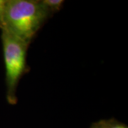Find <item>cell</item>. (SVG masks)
I'll use <instances>...</instances> for the list:
<instances>
[{
  "label": "cell",
  "instance_id": "cell-2",
  "mask_svg": "<svg viewBox=\"0 0 128 128\" xmlns=\"http://www.w3.org/2000/svg\"><path fill=\"white\" fill-rule=\"evenodd\" d=\"M1 32L5 66L6 100L10 104L14 105L17 101L16 90L18 82L25 71L28 45L7 32Z\"/></svg>",
  "mask_w": 128,
  "mask_h": 128
},
{
  "label": "cell",
  "instance_id": "cell-4",
  "mask_svg": "<svg viewBox=\"0 0 128 128\" xmlns=\"http://www.w3.org/2000/svg\"><path fill=\"white\" fill-rule=\"evenodd\" d=\"M103 128H128L126 125L120 123L118 122L112 121H107V122H100Z\"/></svg>",
  "mask_w": 128,
  "mask_h": 128
},
{
  "label": "cell",
  "instance_id": "cell-1",
  "mask_svg": "<svg viewBox=\"0 0 128 128\" xmlns=\"http://www.w3.org/2000/svg\"><path fill=\"white\" fill-rule=\"evenodd\" d=\"M50 14L36 0H6L1 31L29 45Z\"/></svg>",
  "mask_w": 128,
  "mask_h": 128
},
{
  "label": "cell",
  "instance_id": "cell-6",
  "mask_svg": "<svg viewBox=\"0 0 128 128\" xmlns=\"http://www.w3.org/2000/svg\"><path fill=\"white\" fill-rule=\"evenodd\" d=\"M103 128V127H102V125L100 122V123L97 124L96 127H94V128Z\"/></svg>",
  "mask_w": 128,
  "mask_h": 128
},
{
  "label": "cell",
  "instance_id": "cell-5",
  "mask_svg": "<svg viewBox=\"0 0 128 128\" xmlns=\"http://www.w3.org/2000/svg\"><path fill=\"white\" fill-rule=\"evenodd\" d=\"M5 3H6V0H0V28H1V26H2V16H3V13H4Z\"/></svg>",
  "mask_w": 128,
  "mask_h": 128
},
{
  "label": "cell",
  "instance_id": "cell-3",
  "mask_svg": "<svg viewBox=\"0 0 128 128\" xmlns=\"http://www.w3.org/2000/svg\"><path fill=\"white\" fill-rule=\"evenodd\" d=\"M41 3L44 6V7L51 14L52 13L56 12L58 11L64 4V1L62 0H43Z\"/></svg>",
  "mask_w": 128,
  "mask_h": 128
}]
</instances>
